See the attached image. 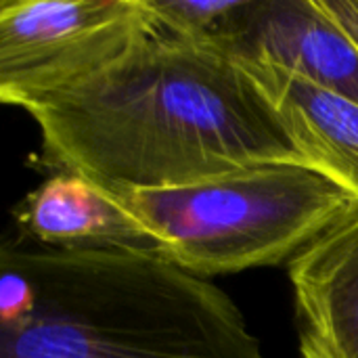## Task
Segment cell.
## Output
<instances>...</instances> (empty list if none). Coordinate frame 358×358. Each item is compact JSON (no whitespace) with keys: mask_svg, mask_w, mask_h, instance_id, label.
I'll list each match as a JSON object with an SVG mask.
<instances>
[{"mask_svg":"<svg viewBox=\"0 0 358 358\" xmlns=\"http://www.w3.org/2000/svg\"><path fill=\"white\" fill-rule=\"evenodd\" d=\"M25 113L48 164L111 195L185 189L254 166H306L227 48L162 31Z\"/></svg>","mask_w":358,"mask_h":358,"instance_id":"1","label":"cell"},{"mask_svg":"<svg viewBox=\"0 0 358 358\" xmlns=\"http://www.w3.org/2000/svg\"><path fill=\"white\" fill-rule=\"evenodd\" d=\"M0 256L36 289L31 315L0 327V358H266L229 294L162 256L27 237Z\"/></svg>","mask_w":358,"mask_h":358,"instance_id":"2","label":"cell"},{"mask_svg":"<svg viewBox=\"0 0 358 358\" xmlns=\"http://www.w3.org/2000/svg\"><path fill=\"white\" fill-rule=\"evenodd\" d=\"M115 197L157 239L162 258L201 279L289 264L358 206L340 185L300 164Z\"/></svg>","mask_w":358,"mask_h":358,"instance_id":"3","label":"cell"},{"mask_svg":"<svg viewBox=\"0 0 358 358\" xmlns=\"http://www.w3.org/2000/svg\"><path fill=\"white\" fill-rule=\"evenodd\" d=\"M159 34L147 0H2L0 101L36 105Z\"/></svg>","mask_w":358,"mask_h":358,"instance_id":"4","label":"cell"},{"mask_svg":"<svg viewBox=\"0 0 358 358\" xmlns=\"http://www.w3.org/2000/svg\"><path fill=\"white\" fill-rule=\"evenodd\" d=\"M229 52L271 63L358 103V48L317 0H252Z\"/></svg>","mask_w":358,"mask_h":358,"instance_id":"5","label":"cell"},{"mask_svg":"<svg viewBox=\"0 0 358 358\" xmlns=\"http://www.w3.org/2000/svg\"><path fill=\"white\" fill-rule=\"evenodd\" d=\"M302 358H358V206L289 264Z\"/></svg>","mask_w":358,"mask_h":358,"instance_id":"6","label":"cell"},{"mask_svg":"<svg viewBox=\"0 0 358 358\" xmlns=\"http://www.w3.org/2000/svg\"><path fill=\"white\" fill-rule=\"evenodd\" d=\"M23 237L73 252H141L162 256L157 239L122 201L80 174L57 172L15 210Z\"/></svg>","mask_w":358,"mask_h":358,"instance_id":"7","label":"cell"},{"mask_svg":"<svg viewBox=\"0 0 358 358\" xmlns=\"http://www.w3.org/2000/svg\"><path fill=\"white\" fill-rule=\"evenodd\" d=\"M237 61L275 109L304 164L358 201V103L271 63Z\"/></svg>","mask_w":358,"mask_h":358,"instance_id":"8","label":"cell"},{"mask_svg":"<svg viewBox=\"0 0 358 358\" xmlns=\"http://www.w3.org/2000/svg\"><path fill=\"white\" fill-rule=\"evenodd\" d=\"M162 34L197 44H229L252 0H147Z\"/></svg>","mask_w":358,"mask_h":358,"instance_id":"9","label":"cell"},{"mask_svg":"<svg viewBox=\"0 0 358 358\" xmlns=\"http://www.w3.org/2000/svg\"><path fill=\"white\" fill-rule=\"evenodd\" d=\"M0 268V327H13L31 315L36 304V289L29 277L2 256Z\"/></svg>","mask_w":358,"mask_h":358,"instance_id":"10","label":"cell"},{"mask_svg":"<svg viewBox=\"0 0 358 358\" xmlns=\"http://www.w3.org/2000/svg\"><path fill=\"white\" fill-rule=\"evenodd\" d=\"M321 10L358 48V0H317Z\"/></svg>","mask_w":358,"mask_h":358,"instance_id":"11","label":"cell"}]
</instances>
